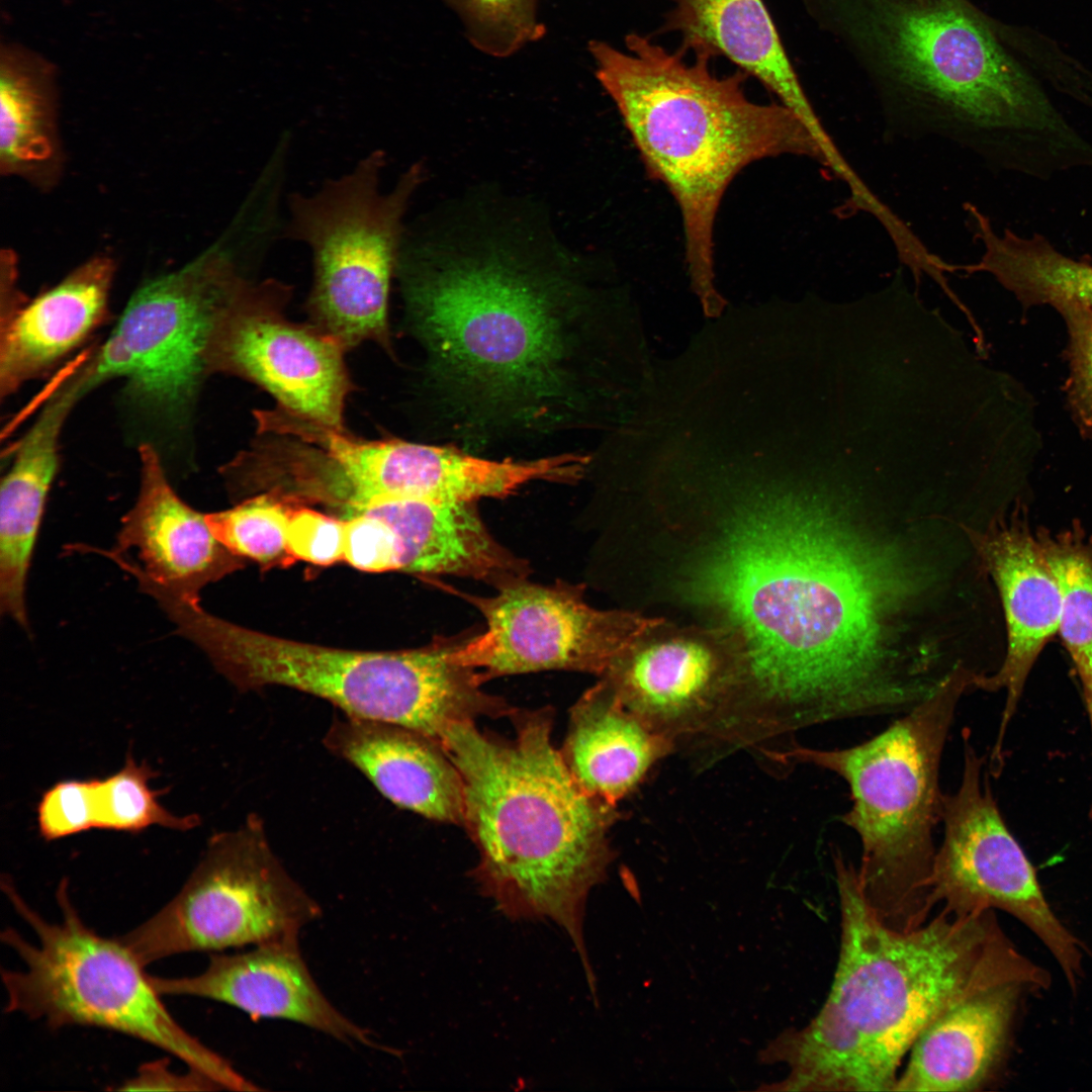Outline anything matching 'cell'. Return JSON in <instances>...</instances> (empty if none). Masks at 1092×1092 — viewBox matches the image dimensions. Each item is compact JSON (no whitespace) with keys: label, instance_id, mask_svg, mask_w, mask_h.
<instances>
[{"label":"cell","instance_id":"obj_1","mask_svg":"<svg viewBox=\"0 0 1092 1092\" xmlns=\"http://www.w3.org/2000/svg\"><path fill=\"white\" fill-rule=\"evenodd\" d=\"M848 510L826 488L757 499L688 574L689 598L738 639L720 720L738 747L792 745L815 725L904 714L929 694L927 665L891 647L920 575Z\"/></svg>","mask_w":1092,"mask_h":1092},{"label":"cell","instance_id":"obj_25","mask_svg":"<svg viewBox=\"0 0 1092 1092\" xmlns=\"http://www.w3.org/2000/svg\"><path fill=\"white\" fill-rule=\"evenodd\" d=\"M675 747L673 740L626 708L601 678L571 707L559 751L584 792L617 806Z\"/></svg>","mask_w":1092,"mask_h":1092},{"label":"cell","instance_id":"obj_20","mask_svg":"<svg viewBox=\"0 0 1092 1092\" xmlns=\"http://www.w3.org/2000/svg\"><path fill=\"white\" fill-rule=\"evenodd\" d=\"M323 743L394 805L437 822L463 825L461 777L442 746L428 736L344 714L333 720Z\"/></svg>","mask_w":1092,"mask_h":1092},{"label":"cell","instance_id":"obj_18","mask_svg":"<svg viewBox=\"0 0 1092 1092\" xmlns=\"http://www.w3.org/2000/svg\"><path fill=\"white\" fill-rule=\"evenodd\" d=\"M161 995L192 996L233 1006L255 1019L301 1024L344 1043L380 1049L368 1030L325 995L300 951L298 936L239 953L212 952L203 972L185 977L150 975Z\"/></svg>","mask_w":1092,"mask_h":1092},{"label":"cell","instance_id":"obj_33","mask_svg":"<svg viewBox=\"0 0 1092 1092\" xmlns=\"http://www.w3.org/2000/svg\"><path fill=\"white\" fill-rule=\"evenodd\" d=\"M1056 310L1068 333V402L1078 424L1092 433V306L1068 304Z\"/></svg>","mask_w":1092,"mask_h":1092},{"label":"cell","instance_id":"obj_16","mask_svg":"<svg viewBox=\"0 0 1092 1092\" xmlns=\"http://www.w3.org/2000/svg\"><path fill=\"white\" fill-rule=\"evenodd\" d=\"M983 566L1002 601L1007 650L1000 667L980 674L975 689L1006 691L997 739L988 760L1000 771L1006 730L1021 699L1028 675L1048 642L1058 633L1061 593L1036 534L1018 511L993 520L985 530L970 531Z\"/></svg>","mask_w":1092,"mask_h":1092},{"label":"cell","instance_id":"obj_11","mask_svg":"<svg viewBox=\"0 0 1092 1092\" xmlns=\"http://www.w3.org/2000/svg\"><path fill=\"white\" fill-rule=\"evenodd\" d=\"M320 904L276 856L262 819L213 835L184 886L158 912L119 936L145 966L191 951L258 945L300 930Z\"/></svg>","mask_w":1092,"mask_h":1092},{"label":"cell","instance_id":"obj_19","mask_svg":"<svg viewBox=\"0 0 1092 1092\" xmlns=\"http://www.w3.org/2000/svg\"><path fill=\"white\" fill-rule=\"evenodd\" d=\"M141 486L134 506L121 520L116 552L135 551L147 577L171 593L199 602V593L241 566L239 557L213 536L201 514L170 484L161 458L149 444L140 448Z\"/></svg>","mask_w":1092,"mask_h":1092},{"label":"cell","instance_id":"obj_34","mask_svg":"<svg viewBox=\"0 0 1092 1092\" xmlns=\"http://www.w3.org/2000/svg\"><path fill=\"white\" fill-rule=\"evenodd\" d=\"M344 519L294 500L286 527V547L293 560L330 566L343 560Z\"/></svg>","mask_w":1092,"mask_h":1092},{"label":"cell","instance_id":"obj_8","mask_svg":"<svg viewBox=\"0 0 1092 1092\" xmlns=\"http://www.w3.org/2000/svg\"><path fill=\"white\" fill-rule=\"evenodd\" d=\"M177 632L242 692L282 686L329 701L347 716L416 730L441 745L458 722L506 717L511 705L485 692L479 672L452 653L461 638L436 637L396 651H359L254 631L188 605Z\"/></svg>","mask_w":1092,"mask_h":1092},{"label":"cell","instance_id":"obj_17","mask_svg":"<svg viewBox=\"0 0 1092 1092\" xmlns=\"http://www.w3.org/2000/svg\"><path fill=\"white\" fill-rule=\"evenodd\" d=\"M655 628L600 677L651 728L676 745L694 743L710 729L727 700L735 680L736 654L700 635L654 637Z\"/></svg>","mask_w":1092,"mask_h":1092},{"label":"cell","instance_id":"obj_6","mask_svg":"<svg viewBox=\"0 0 1092 1092\" xmlns=\"http://www.w3.org/2000/svg\"><path fill=\"white\" fill-rule=\"evenodd\" d=\"M626 51L590 40L596 76L614 101L650 177L668 189L680 211L688 272L704 307L722 301L714 286L716 215L735 176L749 164L797 155L835 175L845 168L781 103L760 104L745 93L748 75L719 77L707 54L692 62L647 35L631 32Z\"/></svg>","mask_w":1092,"mask_h":1092},{"label":"cell","instance_id":"obj_23","mask_svg":"<svg viewBox=\"0 0 1092 1092\" xmlns=\"http://www.w3.org/2000/svg\"><path fill=\"white\" fill-rule=\"evenodd\" d=\"M1020 983L976 991L946 1009L917 1037L893 1091L970 1092L987 1085L1002 1060Z\"/></svg>","mask_w":1092,"mask_h":1092},{"label":"cell","instance_id":"obj_7","mask_svg":"<svg viewBox=\"0 0 1092 1092\" xmlns=\"http://www.w3.org/2000/svg\"><path fill=\"white\" fill-rule=\"evenodd\" d=\"M977 673L960 664L930 697L862 743L833 749L797 743L772 756L824 768L846 782L852 803L840 820L861 843V890L882 920L897 929L917 927L932 913L928 883L944 794L941 756L959 702L974 689Z\"/></svg>","mask_w":1092,"mask_h":1092},{"label":"cell","instance_id":"obj_10","mask_svg":"<svg viewBox=\"0 0 1092 1092\" xmlns=\"http://www.w3.org/2000/svg\"><path fill=\"white\" fill-rule=\"evenodd\" d=\"M385 162V154L374 150L314 192L288 197L284 234L311 254L308 310L317 328L345 348L388 340L389 293L404 238L403 218L424 178L417 163L383 191Z\"/></svg>","mask_w":1092,"mask_h":1092},{"label":"cell","instance_id":"obj_12","mask_svg":"<svg viewBox=\"0 0 1092 1092\" xmlns=\"http://www.w3.org/2000/svg\"><path fill=\"white\" fill-rule=\"evenodd\" d=\"M247 279L235 255L214 245L140 287L105 342L86 363L90 389L121 378L145 407L183 416L208 370L220 316Z\"/></svg>","mask_w":1092,"mask_h":1092},{"label":"cell","instance_id":"obj_31","mask_svg":"<svg viewBox=\"0 0 1092 1092\" xmlns=\"http://www.w3.org/2000/svg\"><path fill=\"white\" fill-rule=\"evenodd\" d=\"M294 499L273 491L250 497L219 512L205 514L215 539L239 558L266 567L293 563L286 547V527Z\"/></svg>","mask_w":1092,"mask_h":1092},{"label":"cell","instance_id":"obj_35","mask_svg":"<svg viewBox=\"0 0 1092 1092\" xmlns=\"http://www.w3.org/2000/svg\"><path fill=\"white\" fill-rule=\"evenodd\" d=\"M36 820L46 841L94 829L92 778L64 780L49 788L37 804Z\"/></svg>","mask_w":1092,"mask_h":1092},{"label":"cell","instance_id":"obj_14","mask_svg":"<svg viewBox=\"0 0 1092 1092\" xmlns=\"http://www.w3.org/2000/svg\"><path fill=\"white\" fill-rule=\"evenodd\" d=\"M490 597L461 594L483 616L484 632L463 641L453 658L488 679L544 670L602 676L661 620L598 610L581 584H537L527 578Z\"/></svg>","mask_w":1092,"mask_h":1092},{"label":"cell","instance_id":"obj_29","mask_svg":"<svg viewBox=\"0 0 1092 1092\" xmlns=\"http://www.w3.org/2000/svg\"><path fill=\"white\" fill-rule=\"evenodd\" d=\"M1061 593L1058 633L1075 665L1092 734V544L1076 528L1036 533Z\"/></svg>","mask_w":1092,"mask_h":1092},{"label":"cell","instance_id":"obj_36","mask_svg":"<svg viewBox=\"0 0 1092 1092\" xmlns=\"http://www.w3.org/2000/svg\"><path fill=\"white\" fill-rule=\"evenodd\" d=\"M343 519V561L366 572L398 570L396 537L386 521L367 512L354 513Z\"/></svg>","mask_w":1092,"mask_h":1092},{"label":"cell","instance_id":"obj_21","mask_svg":"<svg viewBox=\"0 0 1092 1092\" xmlns=\"http://www.w3.org/2000/svg\"><path fill=\"white\" fill-rule=\"evenodd\" d=\"M114 271L113 260L98 255L1 318L2 398L49 372L103 324Z\"/></svg>","mask_w":1092,"mask_h":1092},{"label":"cell","instance_id":"obj_4","mask_svg":"<svg viewBox=\"0 0 1092 1092\" xmlns=\"http://www.w3.org/2000/svg\"><path fill=\"white\" fill-rule=\"evenodd\" d=\"M861 60L887 130L939 138L997 169L1046 178L1086 140L964 0H816Z\"/></svg>","mask_w":1092,"mask_h":1092},{"label":"cell","instance_id":"obj_22","mask_svg":"<svg viewBox=\"0 0 1092 1092\" xmlns=\"http://www.w3.org/2000/svg\"><path fill=\"white\" fill-rule=\"evenodd\" d=\"M358 512L376 515L391 527L400 571L467 577L496 589L529 574L527 561L492 536L473 503L399 498L368 505L343 517Z\"/></svg>","mask_w":1092,"mask_h":1092},{"label":"cell","instance_id":"obj_27","mask_svg":"<svg viewBox=\"0 0 1092 1092\" xmlns=\"http://www.w3.org/2000/svg\"><path fill=\"white\" fill-rule=\"evenodd\" d=\"M966 210L983 253L977 263L958 270L990 274L1024 307L1092 306V263L1063 254L1042 235L1023 237L1008 229L1000 233L973 205Z\"/></svg>","mask_w":1092,"mask_h":1092},{"label":"cell","instance_id":"obj_15","mask_svg":"<svg viewBox=\"0 0 1092 1092\" xmlns=\"http://www.w3.org/2000/svg\"><path fill=\"white\" fill-rule=\"evenodd\" d=\"M289 288L246 280L220 316L208 351L209 372L231 373L271 393L279 407L343 428L350 380L346 349L320 328L288 321Z\"/></svg>","mask_w":1092,"mask_h":1092},{"label":"cell","instance_id":"obj_5","mask_svg":"<svg viewBox=\"0 0 1092 1092\" xmlns=\"http://www.w3.org/2000/svg\"><path fill=\"white\" fill-rule=\"evenodd\" d=\"M509 718L511 738L465 721L451 725L441 741L462 781V826L478 854L471 876L509 918L562 928L595 989L585 905L615 857L609 833L620 813L569 774L552 743L550 707L516 708Z\"/></svg>","mask_w":1092,"mask_h":1092},{"label":"cell","instance_id":"obj_2","mask_svg":"<svg viewBox=\"0 0 1092 1092\" xmlns=\"http://www.w3.org/2000/svg\"><path fill=\"white\" fill-rule=\"evenodd\" d=\"M396 275L455 428L479 437L592 422L593 321L566 270L502 244L403 242Z\"/></svg>","mask_w":1092,"mask_h":1092},{"label":"cell","instance_id":"obj_32","mask_svg":"<svg viewBox=\"0 0 1092 1092\" xmlns=\"http://www.w3.org/2000/svg\"><path fill=\"white\" fill-rule=\"evenodd\" d=\"M443 1L460 18L469 42L490 57H510L545 33L539 0Z\"/></svg>","mask_w":1092,"mask_h":1092},{"label":"cell","instance_id":"obj_9","mask_svg":"<svg viewBox=\"0 0 1092 1092\" xmlns=\"http://www.w3.org/2000/svg\"><path fill=\"white\" fill-rule=\"evenodd\" d=\"M1 884L11 907L35 935L31 942L11 927L1 933L24 965L22 970L2 971L7 1012L55 1029L81 1025L116 1031L164 1050L222 1090L258 1089L178 1023L146 967L118 937L102 936L83 921L66 881L57 889L61 917L56 922L32 908L8 878Z\"/></svg>","mask_w":1092,"mask_h":1092},{"label":"cell","instance_id":"obj_37","mask_svg":"<svg viewBox=\"0 0 1092 1092\" xmlns=\"http://www.w3.org/2000/svg\"><path fill=\"white\" fill-rule=\"evenodd\" d=\"M168 1066L169 1062L164 1060L147 1063L118 1090H222L213 1080L195 1070L188 1068L187 1073L177 1074Z\"/></svg>","mask_w":1092,"mask_h":1092},{"label":"cell","instance_id":"obj_3","mask_svg":"<svg viewBox=\"0 0 1092 1092\" xmlns=\"http://www.w3.org/2000/svg\"><path fill=\"white\" fill-rule=\"evenodd\" d=\"M840 909L838 962L828 996L802 1028L760 1054L783 1063L779 1091H893L920 1033L970 994L995 985L1043 988L1045 972L1020 954L993 910L940 908L912 929L891 927L867 900L857 869L832 854Z\"/></svg>","mask_w":1092,"mask_h":1092},{"label":"cell","instance_id":"obj_30","mask_svg":"<svg viewBox=\"0 0 1092 1092\" xmlns=\"http://www.w3.org/2000/svg\"><path fill=\"white\" fill-rule=\"evenodd\" d=\"M155 771L138 763L129 752L123 766L104 779L92 778L94 829L138 833L152 826L187 831L199 823L196 815L179 816L165 808L150 788Z\"/></svg>","mask_w":1092,"mask_h":1092},{"label":"cell","instance_id":"obj_24","mask_svg":"<svg viewBox=\"0 0 1092 1092\" xmlns=\"http://www.w3.org/2000/svg\"><path fill=\"white\" fill-rule=\"evenodd\" d=\"M661 33L679 34L686 53L725 57L753 76L825 146L813 110L762 0H666Z\"/></svg>","mask_w":1092,"mask_h":1092},{"label":"cell","instance_id":"obj_28","mask_svg":"<svg viewBox=\"0 0 1092 1092\" xmlns=\"http://www.w3.org/2000/svg\"><path fill=\"white\" fill-rule=\"evenodd\" d=\"M57 73L39 54L17 43L0 50V170L34 176L55 164Z\"/></svg>","mask_w":1092,"mask_h":1092},{"label":"cell","instance_id":"obj_13","mask_svg":"<svg viewBox=\"0 0 1092 1092\" xmlns=\"http://www.w3.org/2000/svg\"><path fill=\"white\" fill-rule=\"evenodd\" d=\"M963 736L961 782L942 798L943 839L929 878V908L938 905L956 915L1007 912L1044 943L1076 991L1080 943L1051 909L1031 862L1009 831L991 791L987 761L969 732Z\"/></svg>","mask_w":1092,"mask_h":1092},{"label":"cell","instance_id":"obj_26","mask_svg":"<svg viewBox=\"0 0 1092 1092\" xmlns=\"http://www.w3.org/2000/svg\"><path fill=\"white\" fill-rule=\"evenodd\" d=\"M73 408L69 398L48 399L19 441L0 491V610L27 629L26 580L47 498L59 469V440Z\"/></svg>","mask_w":1092,"mask_h":1092}]
</instances>
